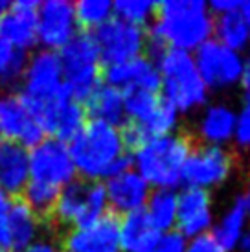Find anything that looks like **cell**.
<instances>
[{"mask_svg": "<svg viewBox=\"0 0 250 252\" xmlns=\"http://www.w3.org/2000/svg\"><path fill=\"white\" fill-rule=\"evenodd\" d=\"M0 85H2V83H0ZM0 94H2V92H0Z\"/></svg>", "mask_w": 250, "mask_h": 252, "instance_id": "44", "label": "cell"}, {"mask_svg": "<svg viewBox=\"0 0 250 252\" xmlns=\"http://www.w3.org/2000/svg\"><path fill=\"white\" fill-rule=\"evenodd\" d=\"M247 230H249V216H247L241 201L236 199L226 210L222 212L221 217L216 219L210 234L224 251L232 252L237 251V243Z\"/></svg>", "mask_w": 250, "mask_h": 252, "instance_id": "24", "label": "cell"}, {"mask_svg": "<svg viewBox=\"0 0 250 252\" xmlns=\"http://www.w3.org/2000/svg\"><path fill=\"white\" fill-rule=\"evenodd\" d=\"M241 4H243V0H214V2H208V7L214 17H219V15H226L241 9Z\"/></svg>", "mask_w": 250, "mask_h": 252, "instance_id": "38", "label": "cell"}, {"mask_svg": "<svg viewBox=\"0 0 250 252\" xmlns=\"http://www.w3.org/2000/svg\"><path fill=\"white\" fill-rule=\"evenodd\" d=\"M24 252H64V251H62L61 243L56 241L52 236H44V234H41V236L35 239L33 243H31Z\"/></svg>", "mask_w": 250, "mask_h": 252, "instance_id": "37", "label": "cell"}, {"mask_svg": "<svg viewBox=\"0 0 250 252\" xmlns=\"http://www.w3.org/2000/svg\"><path fill=\"white\" fill-rule=\"evenodd\" d=\"M79 33L74 2L44 0L37 7V44L41 50L61 52Z\"/></svg>", "mask_w": 250, "mask_h": 252, "instance_id": "11", "label": "cell"}, {"mask_svg": "<svg viewBox=\"0 0 250 252\" xmlns=\"http://www.w3.org/2000/svg\"><path fill=\"white\" fill-rule=\"evenodd\" d=\"M158 2L151 0H116L112 2L114 7V19H120L124 22L146 28L147 24L155 21Z\"/></svg>", "mask_w": 250, "mask_h": 252, "instance_id": "30", "label": "cell"}, {"mask_svg": "<svg viewBox=\"0 0 250 252\" xmlns=\"http://www.w3.org/2000/svg\"><path fill=\"white\" fill-rule=\"evenodd\" d=\"M61 59L62 81L70 98L85 103L92 92L103 83V63L92 33L79 32L57 52Z\"/></svg>", "mask_w": 250, "mask_h": 252, "instance_id": "7", "label": "cell"}, {"mask_svg": "<svg viewBox=\"0 0 250 252\" xmlns=\"http://www.w3.org/2000/svg\"><path fill=\"white\" fill-rule=\"evenodd\" d=\"M162 236L142 212H134L120 219V247L122 252H149Z\"/></svg>", "mask_w": 250, "mask_h": 252, "instance_id": "22", "label": "cell"}, {"mask_svg": "<svg viewBox=\"0 0 250 252\" xmlns=\"http://www.w3.org/2000/svg\"><path fill=\"white\" fill-rule=\"evenodd\" d=\"M184 252H226L219 243H217L212 234H204L199 238L188 239L186 251Z\"/></svg>", "mask_w": 250, "mask_h": 252, "instance_id": "36", "label": "cell"}, {"mask_svg": "<svg viewBox=\"0 0 250 252\" xmlns=\"http://www.w3.org/2000/svg\"><path fill=\"white\" fill-rule=\"evenodd\" d=\"M9 7H11V2H7V0H0V22L4 21V17L7 15Z\"/></svg>", "mask_w": 250, "mask_h": 252, "instance_id": "43", "label": "cell"}, {"mask_svg": "<svg viewBox=\"0 0 250 252\" xmlns=\"http://www.w3.org/2000/svg\"><path fill=\"white\" fill-rule=\"evenodd\" d=\"M236 131V109L228 103H210L201 109L197 120V138L202 146L228 147Z\"/></svg>", "mask_w": 250, "mask_h": 252, "instance_id": "17", "label": "cell"}, {"mask_svg": "<svg viewBox=\"0 0 250 252\" xmlns=\"http://www.w3.org/2000/svg\"><path fill=\"white\" fill-rule=\"evenodd\" d=\"M77 26L87 33H94L114 17L112 0H79L74 4Z\"/></svg>", "mask_w": 250, "mask_h": 252, "instance_id": "28", "label": "cell"}, {"mask_svg": "<svg viewBox=\"0 0 250 252\" xmlns=\"http://www.w3.org/2000/svg\"><path fill=\"white\" fill-rule=\"evenodd\" d=\"M89 120L122 127L125 124V92L101 83L83 103Z\"/></svg>", "mask_w": 250, "mask_h": 252, "instance_id": "21", "label": "cell"}, {"mask_svg": "<svg viewBox=\"0 0 250 252\" xmlns=\"http://www.w3.org/2000/svg\"><path fill=\"white\" fill-rule=\"evenodd\" d=\"M87 122H89V116H87L85 105L81 101L68 96L62 101H59L39 122V126L44 129L48 138H57L64 144H70L77 134L83 131Z\"/></svg>", "mask_w": 250, "mask_h": 252, "instance_id": "19", "label": "cell"}, {"mask_svg": "<svg viewBox=\"0 0 250 252\" xmlns=\"http://www.w3.org/2000/svg\"><path fill=\"white\" fill-rule=\"evenodd\" d=\"M147 33V48L153 54L158 50L193 54L214 37V15L204 0H164L158 2Z\"/></svg>", "mask_w": 250, "mask_h": 252, "instance_id": "1", "label": "cell"}, {"mask_svg": "<svg viewBox=\"0 0 250 252\" xmlns=\"http://www.w3.org/2000/svg\"><path fill=\"white\" fill-rule=\"evenodd\" d=\"M28 54L13 48L0 35V83L15 85L21 81Z\"/></svg>", "mask_w": 250, "mask_h": 252, "instance_id": "31", "label": "cell"}, {"mask_svg": "<svg viewBox=\"0 0 250 252\" xmlns=\"http://www.w3.org/2000/svg\"><path fill=\"white\" fill-rule=\"evenodd\" d=\"M241 13H243L245 21H247L249 30H250V0H243V4H241Z\"/></svg>", "mask_w": 250, "mask_h": 252, "instance_id": "42", "label": "cell"}, {"mask_svg": "<svg viewBox=\"0 0 250 252\" xmlns=\"http://www.w3.org/2000/svg\"><path fill=\"white\" fill-rule=\"evenodd\" d=\"M31 120L19 94H0V140L19 142Z\"/></svg>", "mask_w": 250, "mask_h": 252, "instance_id": "25", "label": "cell"}, {"mask_svg": "<svg viewBox=\"0 0 250 252\" xmlns=\"http://www.w3.org/2000/svg\"><path fill=\"white\" fill-rule=\"evenodd\" d=\"M177 208H179L177 189H153L147 199L144 214L160 234H166V232L175 230Z\"/></svg>", "mask_w": 250, "mask_h": 252, "instance_id": "27", "label": "cell"}, {"mask_svg": "<svg viewBox=\"0 0 250 252\" xmlns=\"http://www.w3.org/2000/svg\"><path fill=\"white\" fill-rule=\"evenodd\" d=\"M103 83L122 92H160V72L151 56H140L131 61L103 66Z\"/></svg>", "mask_w": 250, "mask_h": 252, "instance_id": "14", "label": "cell"}, {"mask_svg": "<svg viewBox=\"0 0 250 252\" xmlns=\"http://www.w3.org/2000/svg\"><path fill=\"white\" fill-rule=\"evenodd\" d=\"M9 252H13V251H9Z\"/></svg>", "mask_w": 250, "mask_h": 252, "instance_id": "46", "label": "cell"}, {"mask_svg": "<svg viewBox=\"0 0 250 252\" xmlns=\"http://www.w3.org/2000/svg\"><path fill=\"white\" fill-rule=\"evenodd\" d=\"M92 35L96 39L103 66L144 56L149 44V33L146 28H140L114 17L99 30H96Z\"/></svg>", "mask_w": 250, "mask_h": 252, "instance_id": "10", "label": "cell"}, {"mask_svg": "<svg viewBox=\"0 0 250 252\" xmlns=\"http://www.w3.org/2000/svg\"><path fill=\"white\" fill-rule=\"evenodd\" d=\"M179 124H181V114L175 111L167 101L162 99L158 109L151 116V120L144 126V131L149 138L151 136H166V134L177 133Z\"/></svg>", "mask_w": 250, "mask_h": 252, "instance_id": "32", "label": "cell"}, {"mask_svg": "<svg viewBox=\"0 0 250 252\" xmlns=\"http://www.w3.org/2000/svg\"><path fill=\"white\" fill-rule=\"evenodd\" d=\"M109 201V210L114 212V216H129L134 212H142L146 208V203L153 188L144 181L134 168H129L109 177L103 182Z\"/></svg>", "mask_w": 250, "mask_h": 252, "instance_id": "13", "label": "cell"}, {"mask_svg": "<svg viewBox=\"0 0 250 252\" xmlns=\"http://www.w3.org/2000/svg\"><path fill=\"white\" fill-rule=\"evenodd\" d=\"M37 0L11 2L9 11L0 22V35L24 54L37 46Z\"/></svg>", "mask_w": 250, "mask_h": 252, "instance_id": "16", "label": "cell"}, {"mask_svg": "<svg viewBox=\"0 0 250 252\" xmlns=\"http://www.w3.org/2000/svg\"><path fill=\"white\" fill-rule=\"evenodd\" d=\"M160 101H162V98H160L158 92H125V124H136L144 129V126L158 109Z\"/></svg>", "mask_w": 250, "mask_h": 252, "instance_id": "29", "label": "cell"}, {"mask_svg": "<svg viewBox=\"0 0 250 252\" xmlns=\"http://www.w3.org/2000/svg\"><path fill=\"white\" fill-rule=\"evenodd\" d=\"M77 177L85 182H103L132 168L131 153L122 138V129L89 120L83 131L68 144Z\"/></svg>", "mask_w": 250, "mask_h": 252, "instance_id": "2", "label": "cell"}, {"mask_svg": "<svg viewBox=\"0 0 250 252\" xmlns=\"http://www.w3.org/2000/svg\"><path fill=\"white\" fill-rule=\"evenodd\" d=\"M64 252H122L120 219L107 214L91 226L72 228L62 241Z\"/></svg>", "mask_w": 250, "mask_h": 252, "instance_id": "15", "label": "cell"}, {"mask_svg": "<svg viewBox=\"0 0 250 252\" xmlns=\"http://www.w3.org/2000/svg\"><path fill=\"white\" fill-rule=\"evenodd\" d=\"M237 251L241 252H250V228L245 232L241 239H239V243H237Z\"/></svg>", "mask_w": 250, "mask_h": 252, "instance_id": "41", "label": "cell"}, {"mask_svg": "<svg viewBox=\"0 0 250 252\" xmlns=\"http://www.w3.org/2000/svg\"><path fill=\"white\" fill-rule=\"evenodd\" d=\"M30 182V149L19 142H0V191L15 199Z\"/></svg>", "mask_w": 250, "mask_h": 252, "instance_id": "18", "label": "cell"}, {"mask_svg": "<svg viewBox=\"0 0 250 252\" xmlns=\"http://www.w3.org/2000/svg\"><path fill=\"white\" fill-rule=\"evenodd\" d=\"M186 243L188 239L182 234H179L177 230H171L162 234L156 241V245L149 252H184L186 251Z\"/></svg>", "mask_w": 250, "mask_h": 252, "instance_id": "34", "label": "cell"}, {"mask_svg": "<svg viewBox=\"0 0 250 252\" xmlns=\"http://www.w3.org/2000/svg\"><path fill=\"white\" fill-rule=\"evenodd\" d=\"M0 142H2V140H0Z\"/></svg>", "mask_w": 250, "mask_h": 252, "instance_id": "47", "label": "cell"}, {"mask_svg": "<svg viewBox=\"0 0 250 252\" xmlns=\"http://www.w3.org/2000/svg\"><path fill=\"white\" fill-rule=\"evenodd\" d=\"M19 85V98L37 124L59 101L70 96L62 81L59 54L50 50H35L30 54Z\"/></svg>", "mask_w": 250, "mask_h": 252, "instance_id": "6", "label": "cell"}, {"mask_svg": "<svg viewBox=\"0 0 250 252\" xmlns=\"http://www.w3.org/2000/svg\"><path fill=\"white\" fill-rule=\"evenodd\" d=\"M0 252H4V251H0Z\"/></svg>", "mask_w": 250, "mask_h": 252, "instance_id": "45", "label": "cell"}, {"mask_svg": "<svg viewBox=\"0 0 250 252\" xmlns=\"http://www.w3.org/2000/svg\"><path fill=\"white\" fill-rule=\"evenodd\" d=\"M13 203L11 197L0 191V251L9 252V236H7V212Z\"/></svg>", "mask_w": 250, "mask_h": 252, "instance_id": "35", "label": "cell"}, {"mask_svg": "<svg viewBox=\"0 0 250 252\" xmlns=\"http://www.w3.org/2000/svg\"><path fill=\"white\" fill-rule=\"evenodd\" d=\"M77 179L68 144L57 138L44 140L30 149V182L22 201L39 216H50L62 188Z\"/></svg>", "mask_w": 250, "mask_h": 252, "instance_id": "3", "label": "cell"}, {"mask_svg": "<svg viewBox=\"0 0 250 252\" xmlns=\"http://www.w3.org/2000/svg\"><path fill=\"white\" fill-rule=\"evenodd\" d=\"M197 70L210 92H224L239 87L245 56L210 39L193 52Z\"/></svg>", "mask_w": 250, "mask_h": 252, "instance_id": "9", "label": "cell"}, {"mask_svg": "<svg viewBox=\"0 0 250 252\" xmlns=\"http://www.w3.org/2000/svg\"><path fill=\"white\" fill-rule=\"evenodd\" d=\"M87 184L89 182L76 179L74 182H70L66 188L61 189L54 208L50 212V216L59 224L70 226V228H77L81 224L85 204H87Z\"/></svg>", "mask_w": 250, "mask_h": 252, "instance_id": "23", "label": "cell"}, {"mask_svg": "<svg viewBox=\"0 0 250 252\" xmlns=\"http://www.w3.org/2000/svg\"><path fill=\"white\" fill-rule=\"evenodd\" d=\"M151 57L160 72V98L179 114H189L206 107L210 91L197 70L193 54L158 50Z\"/></svg>", "mask_w": 250, "mask_h": 252, "instance_id": "4", "label": "cell"}, {"mask_svg": "<svg viewBox=\"0 0 250 252\" xmlns=\"http://www.w3.org/2000/svg\"><path fill=\"white\" fill-rule=\"evenodd\" d=\"M216 223V212L212 193L197 188H184L179 191V208L175 230L186 239L210 234Z\"/></svg>", "mask_w": 250, "mask_h": 252, "instance_id": "12", "label": "cell"}, {"mask_svg": "<svg viewBox=\"0 0 250 252\" xmlns=\"http://www.w3.org/2000/svg\"><path fill=\"white\" fill-rule=\"evenodd\" d=\"M239 87H241V91H243V94H245V99H250V54L245 56L243 74H241Z\"/></svg>", "mask_w": 250, "mask_h": 252, "instance_id": "39", "label": "cell"}, {"mask_svg": "<svg viewBox=\"0 0 250 252\" xmlns=\"http://www.w3.org/2000/svg\"><path fill=\"white\" fill-rule=\"evenodd\" d=\"M41 216L30 208L22 199H13L7 212L9 251L24 252L41 236Z\"/></svg>", "mask_w": 250, "mask_h": 252, "instance_id": "20", "label": "cell"}, {"mask_svg": "<svg viewBox=\"0 0 250 252\" xmlns=\"http://www.w3.org/2000/svg\"><path fill=\"white\" fill-rule=\"evenodd\" d=\"M239 201H241V204H243V208L245 212H247V216H249L250 219V173L249 177H247V182H245V189H243V193L237 197Z\"/></svg>", "mask_w": 250, "mask_h": 252, "instance_id": "40", "label": "cell"}, {"mask_svg": "<svg viewBox=\"0 0 250 252\" xmlns=\"http://www.w3.org/2000/svg\"><path fill=\"white\" fill-rule=\"evenodd\" d=\"M222 46L243 54L250 46V30L241 9L214 17V37Z\"/></svg>", "mask_w": 250, "mask_h": 252, "instance_id": "26", "label": "cell"}, {"mask_svg": "<svg viewBox=\"0 0 250 252\" xmlns=\"http://www.w3.org/2000/svg\"><path fill=\"white\" fill-rule=\"evenodd\" d=\"M236 169V158L228 147L202 146L191 149L182 171V186L204 191L222 186Z\"/></svg>", "mask_w": 250, "mask_h": 252, "instance_id": "8", "label": "cell"}, {"mask_svg": "<svg viewBox=\"0 0 250 252\" xmlns=\"http://www.w3.org/2000/svg\"><path fill=\"white\" fill-rule=\"evenodd\" d=\"M232 144L245 153H250V99H245L243 105L236 111V131Z\"/></svg>", "mask_w": 250, "mask_h": 252, "instance_id": "33", "label": "cell"}, {"mask_svg": "<svg viewBox=\"0 0 250 252\" xmlns=\"http://www.w3.org/2000/svg\"><path fill=\"white\" fill-rule=\"evenodd\" d=\"M191 149V140L182 133L151 136L131 153L132 168L153 189H177Z\"/></svg>", "mask_w": 250, "mask_h": 252, "instance_id": "5", "label": "cell"}]
</instances>
